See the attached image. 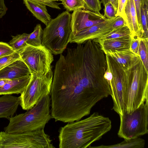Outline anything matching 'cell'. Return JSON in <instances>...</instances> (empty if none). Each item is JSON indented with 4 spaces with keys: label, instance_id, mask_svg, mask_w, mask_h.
I'll return each instance as SVG.
<instances>
[{
    "label": "cell",
    "instance_id": "1f68e13d",
    "mask_svg": "<svg viewBox=\"0 0 148 148\" xmlns=\"http://www.w3.org/2000/svg\"><path fill=\"white\" fill-rule=\"evenodd\" d=\"M124 25L127 26L126 21L122 17L119 16L115 17L112 27L114 29Z\"/></svg>",
    "mask_w": 148,
    "mask_h": 148
},
{
    "label": "cell",
    "instance_id": "484cf974",
    "mask_svg": "<svg viewBox=\"0 0 148 148\" xmlns=\"http://www.w3.org/2000/svg\"><path fill=\"white\" fill-rule=\"evenodd\" d=\"M20 58L19 53L16 52L10 55L0 58V70Z\"/></svg>",
    "mask_w": 148,
    "mask_h": 148
},
{
    "label": "cell",
    "instance_id": "5bb4252c",
    "mask_svg": "<svg viewBox=\"0 0 148 148\" xmlns=\"http://www.w3.org/2000/svg\"><path fill=\"white\" fill-rule=\"evenodd\" d=\"M32 77L31 75L12 79H9L0 87V95L21 94L24 90Z\"/></svg>",
    "mask_w": 148,
    "mask_h": 148
},
{
    "label": "cell",
    "instance_id": "d590c367",
    "mask_svg": "<svg viewBox=\"0 0 148 148\" xmlns=\"http://www.w3.org/2000/svg\"><path fill=\"white\" fill-rule=\"evenodd\" d=\"M118 0H101V2L104 6L108 2L111 3L114 7L116 12H117Z\"/></svg>",
    "mask_w": 148,
    "mask_h": 148
},
{
    "label": "cell",
    "instance_id": "4316f807",
    "mask_svg": "<svg viewBox=\"0 0 148 148\" xmlns=\"http://www.w3.org/2000/svg\"><path fill=\"white\" fill-rule=\"evenodd\" d=\"M85 9L96 12H99L101 9V2L100 0H83Z\"/></svg>",
    "mask_w": 148,
    "mask_h": 148
},
{
    "label": "cell",
    "instance_id": "ac0fdd59",
    "mask_svg": "<svg viewBox=\"0 0 148 148\" xmlns=\"http://www.w3.org/2000/svg\"><path fill=\"white\" fill-rule=\"evenodd\" d=\"M132 37H123L103 40H96L103 51L109 50H122L129 49Z\"/></svg>",
    "mask_w": 148,
    "mask_h": 148
},
{
    "label": "cell",
    "instance_id": "30bf717a",
    "mask_svg": "<svg viewBox=\"0 0 148 148\" xmlns=\"http://www.w3.org/2000/svg\"><path fill=\"white\" fill-rule=\"evenodd\" d=\"M73 11L71 14V35L107 19L100 12H96L84 9Z\"/></svg>",
    "mask_w": 148,
    "mask_h": 148
},
{
    "label": "cell",
    "instance_id": "8fae6325",
    "mask_svg": "<svg viewBox=\"0 0 148 148\" xmlns=\"http://www.w3.org/2000/svg\"><path fill=\"white\" fill-rule=\"evenodd\" d=\"M115 17L112 19L107 18L102 22L71 35L70 42L77 44H82L87 40L98 39L108 33L113 29L112 25Z\"/></svg>",
    "mask_w": 148,
    "mask_h": 148
},
{
    "label": "cell",
    "instance_id": "7c38bea8",
    "mask_svg": "<svg viewBox=\"0 0 148 148\" xmlns=\"http://www.w3.org/2000/svg\"><path fill=\"white\" fill-rule=\"evenodd\" d=\"M30 75L29 69L21 58L0 70V79H12Z\"/></svg>",
    "mask_w": 148,
    "mask_h": 148
},
{
    "label": "cell",
    "instance_id": "e575fe53",
    "mask_svg": "<svg viewBox=\"0 0 148 148\" xmlns=\"http://www.w3.org/2000/svg\"><path fill=\"white\" fill-rule=\"evenodd\" d=\"M8 8L5 3L4 0H0V18L6 14Z\"/></svg>",
    "mask_w": 148,
    "mask_h": 148
},
{
    "label": "cell",
    "instance_id": "6da1fadb",
    "mask_svg": "<svg viewBox=\"0 0 148 148\" xmlns=\"http://www.w3.org/2000/svg\"><path fill=\"white\" fill-rule=\"evenodd\" d=\"M112 128L108 117L94 112L88 118L68 123L60 127L58 136L60 148H88Z\"/></svg>",
    "mask_w": 148,
    "mask_h": 148
},
{
    "label": "cell",
    "instance_id": "277c9868",
    "mask_svg": "<svg viewBox=\"0 0 148 148\" xmlns=\"http://www.w3.org/2000/svg\"><path fill=\"white\" fill-rule=\"evenodd\" d=\"M71 14L66 10L51 19L43 31L42 45L55 55L62 54L71 34Z\"/></svg>",
    "mask_w": 148,
    "mask_h": 148
},
{
    "label": "cell",
    "instance_id": "603a6c76",
    "mask_svg": "<svg viewBox=\"0 0 148 148\" xmlns=\"http://www.w3.org/2000/svg\"><path fill=\"white\" fill-rule=\"evenodd\" d=\"M29 34L23 33L12 36V38L10 41L9 45L14 51L18 52L27 45L26 42Z\"/></svg>",
    "mask_w": 148,
    "mask_h": 148
},
{
    "label": "cell",
    "instance_id": "8992f818",
    "mask_svg": "<svg viewBox=\"0 0 148 148\" xmlns=\"http://www.w3.org/2000/svg\"><path fill=\"white\" fill-rule=\"evenodd\" d=\"M119 116V137L130 139L148 133V102L142 103L130 113L124 111Z\"/></svg>",
    "mask_w": 148,
    "mask_h": 148
},
{
    "label": "cell",
    "instance_id": "74e56055",
    "mask_svg": "<svg viewBox=\"0 0 148 148\" xmlns=\"http://www.w3.org/2000/svg\"><path fill=\"white\" fill-rule=\"evenodd\" d=\"M50 1H60L61 0H49Z\"/></svg>",
    "mask_w": 148,
    "mask_h": 148
},
{
    "label": "cell",
    "instance_id": "f546056e",
    "mask_svg": "<svg viewBox=\"0 0 148 148\" xmlns=\"http://www.w3.org/2000/svg\"><path fill=\"white\" fill-rule=\"evenodd\" d=\"M127 1V0H118L117 9L116 14V16H121L126 21L125 10Z\"/></svg>",
    "mask_w": 148,
    "mask_h": 148
},
{
    "label": "cell",
    "instance_id": "5b68a950",
    "mask_svg": "<svg viewBox=\"0 0 148 148\" xmlns=\"http://www.w3.org/2000/svg\"><path fill=\"white\" fill-rule=\"evenodd\" d=\"M44 129L20 133L0 132V148H54Z\"/></svg>",
    "mask_w": 148,
    "mask_h": 148
},
{
    "label": "cell",
    "instance_id": "d4e9b609",
    "mask_svg": "<svg viewBox=\"0 0 148 148\" xmlns=\"http://www.w3.org/2000/svg\"><path fill=\"white\" fill-rule=\"evenodd\" d=\"M61 1L64 8L69 12L80 9H85L83 0H61Z\"/></svg>",
    "mask_w": 148,
    "mask_h": 148
},
{
    "label": "cell",
    "instance_id": "cb8c5ba5",
    "mask_svg": "<svg viewBox=\"0 0 148 148\" xmlns=\"http://www.w3.org/2000/svg\"><path fill=\"white\" fill-rule=\"evenodd\" d=\"M148 39L140 38L138 50L139 56L145 67L148 71Z\"/></svg>",
    "mask_w": 148,
    "mask_h": 148
},
{
    "label": "cell",
    "instance_id": "3957f363",
    "mask_svg": "<svg viewBox=\"0 0 148 148\" xmlns=\"http://www.w3.org/2000/svg\"><path fill=\"white\" fill-rule=\"evenodd\" d=\"M127 71L124 93V111L128 113L148 102V71L140 58Z\"/></svg>",
    "mask_w": 148,
    "mask_h": 148
},
{
    "label": "cell",
    "instance_id": "8d00e7d4",
    "mask_svg": "<svg viewBox=\"0 0 148 148\" xmlns=\"http://www.w3.org/2000/svg\"><path fill=\"white\" fill-rule=\"evenodd\" d=\"M9 79H0V87L3 86Z\"/></svg>",
    "mask_w": 148,
    "mask_h": 148
},
{
    "label": "cell",
    "instance_id": "d6986e66",
    "mask_svg": "<svg viewBox=\"0 0 148 148\" xmlns=\"http://www.w3.org/2000/svg\"><path fill=\"white\" fill-rule=\"evenodd\" d=\"M145 141L144 139L140 138L130 139H125L117 144L110 145H101L97 146L89 147V148H143Z\"/></svg>",
    "mask_w": 148,
    "mask_h": 148
},
{
    "label": "cell",
    "instance_id": "ffe728a7",
    "mask_svg": "<svg viewBox=\"0 0 148 148\" xmlns=\"http://www.w3.org/2000/svg\"><path fill=\"white\" fill-rule=\"evenodd\" d=\"M123 37H133L131 31L127 25L114 29L99 38L95 39L100 40Z\"/></svg>",
    "mask_w": 148,
    "mask_h": 148
},
{
    "label": "cell",
    "instance_id": "836d02e7",
    "mask_svg": "<svg viewBox=\"0 0 148 148\" xmlns=\"http://www.w3.org/2000/svg\"><path fill=\"white\" fill-rule=\"evenodd\" d=\"M44 4L46 6L52 8L57 9H60L58 3L55 1H51L49 0H31Z\"/></svg>",
    "mask_w": 148,
    "mask_h": 148
},
{
    "label": "cell",
    "instance_id": "83f0119b",
    "mask_svg": "<svg viewBox=\"0 0 148 148\" xmlns=\"http://www.w3.org/2000/svg\"><path fill=\"white\" fill-rule=\"evenodd\" d=\"M105 7L104 16L107 18L110 19L116 17V12L114 7L110 2L106 3L104 6Z\"/></svg>",
    "mask_w": 148,
    "mask_h": 148
},
{
    "label": "cell",
    "instance_id": "52a82bcc",
    "mask_svg": "<svg viewBox=\"0 0 148 148\" xmlns=\"http://www.w3.org/2000/svg\"><path fill=\"white\" fill-rule=\"evenodd\" d=\"M21 59L29 69L31 74L38 75H46L51 70L53 61L51 51L43 45L33 46L28 45L20 50Z\"/></svg>",
    "mask_w": 148,
    "mask_h": 148
},
{
    "label": "cell",
    "instance_id": "ba28073f",
    "mask_svg": "<svg viewBox=\"0 0 148 148\" xmlns=\"http://www.w3.org/2000/svg\"><path fill=\"white\" fill-rule=\"evenodd\" d=\"M31 75L29 82L19 97L20 105L26 110L33 107L42 96L50 95L53 75L52 69L43 75Z\"/></svg>",
    "mask_w": 148,
    "mask_h": 148
},
{
    "label": "cell",
    "instance_id": "2e32d148",
    "mask_svg": "<svg viewBox=\"0 0 148 148\" xmlns=\"http://www.w3.org/2000/svg\"><path fill=\"white\" fill-rule=\"evenodd\" d=\"M125 12L127 25L132 37L141 38V34L133 0H127Z\"/></svg>",
    "mask_w": 148,
    "mask_h": 148
},
{
    "label": "cell",
    "instance_id": "7a4b0ae2",
    "mask_svg": "<svg viewBox=\"0 0 148 148\" xmlns=\"http://www.w3.org/2000/svg\"><path fill=\"white\" fill-rule=\"evenodd\" d=\"M49 95L42 96L35 105L26 112L12 116L9 119L4 131L20 133L44 129L52 118L50 114Z\"/></svg>",
    "mask_w": 148,
    "mask_h": 148
},
{
    "label": "cell",
    "instance_id": "4fadbf2b",
    "mask_svg": "<svg viewBox=\"0 0 148 148\" xmlns=\"http://www.w3.org/2000/svg\"><path fill=\"white\" fill-rule=\"evenodd\" d=\"M103 51L116 61L125 71L131 68L140 58L130 49L120 51L109 50Z\"/></svg>",
    "mask_w": 148,
    "mask_h": 148
},
{
    "label": "cell",
    "instance_id": "44dd1931",
    "mask_svg": "<svg viewBox=\"0 0 148 148\" xmlns=\"http://www.w3.org/2000/svg\"><path fill=\"white\" fill-rule=\"evenodd\" d=\"M140 19L143 30L141 38L148 39V0H141Z\"/></svg>",
    "mask_w": 148,
    "mask_h": 148
},
{
    "label": "cell",
    "instance_id": "7402d4cb",
    "mask_svg": "<svg viewBox=\"0 0 148 148\" xmlns=\"http://www.w3.org/2000/svg\"><path fill=\"white\" fill-rule=\"evenodd\" d=\"M43 29L40 24H37L32 32L30 34L26 42L27 44L33 46L42 45Z\"/></svg>",
    "mask_w": 148,
    "mask_h": 148
},
{
    "label": "cell",
    "instance_id": "f1b7e54d",
    "mask_svg": "<svg viewBox=\"0 0 148 148\" xmlns=\"http://www.w3.org/2000/svg\"><path fill=\"white\" fill-rule=\"evenodd\" d=\"M15 52L9 44L0 42V58L10 55Z\"/></svg>",
    "mask_w": 148,
    "mask_h": 148
},
{
    "label": "cell",
    "instance_id": "e0dca14e",
    "mask_svg": "<svg viewBox=\"0 0 148 148\" xmlns=\"http://www.w3.org/2000/svg\"><path fill=\"white\" fill-rule=\"evenodd\" d=\"M27 8L38 19L46 26L51 20L48 12L46 5L31 0H23Z\"/></svg>",
    "mask_w": 148,
    "mask_h": 148
},
{
    "label": "cell",
    "instance_id": "4dcf8cb0",
    "mask_svg": "<svg viewBox=\"0 0 148 148\" xmlns=\"http://www.w3.org/2000/svg\"><path fill=\"white\" fill-rule=\"evenodd\" d=\"M140 39V38L138 37L132 38L130 46V50L137 55H138Z\"/></svg>",
    "mask_w": 148,
    "mask_h": 148
},
{
    "label": "cell",
    "instance_id": "9c48e42d",
    "mask_svg": "<svg viewBox=\"0 0 148 148\" xmlns=\"http://www.w3.org/2000/svg\"><path fill=\"white\" fill-rule=\"evenodd\" d=\"M106 54L107 68L111 73L109 83L113 103V109L121 115L124 111V93L127 77L126 71L114 59Z\"/></svg>",
    "mask_w": 148,
    "mask_h": 148
},
{
    "label": "cell",
    "instance_id": "9a60e30c",
    "mask_svg": "<svg viewBox=\"0 0 148 148\" xmlns=\"http://www.w3.org/2000/svg\"><path fill=\"white\" fill-rule=\"evenodd\" d=\"M20 103L19 97L7 95L0 97V118L9 119L13 116Z\"/></svg>",
    "mask_w": 148,
    "mask_h": 148
},
{
    "label": "cell",
    "instance_id": "d6a6232c",
    "mask_svg": "<svg viewBox=\"0 0 148 148\" xmlns=\"http://www.w3.org/2000/svg\"><path fill=\"white\" fill-rule=\"evenodd\" d=\"M133 1L137 13L139 28L141 34V38L143 34L142 28L141 23L140 19V9L141 0H133Z\"/></svg>",
    "mask_w": 148,
    "mask_h": 148
}]
</instances>
